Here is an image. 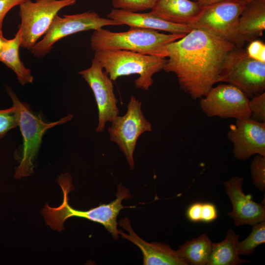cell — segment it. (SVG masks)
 Listing matches in <instances>:
<instances>
[{"instance_id":"cb8c5ba5","label":"cell","mask_w":265,"mask_h":265,"mask_svg":"<svg viewBox=\"0 0 265 265\" xmlns=\"http://www.w3.org/2000/svg\"><path fill=\"white\" fill-rule=\"evenodd\" d=\"M113 8L132 12L151 9L157 0H111Z\"/></svg>"},{"instance_id":"52a82bcc","label":"cell","mask_w":265,"mask_h":265,"mask_svg":"<svg viewBox=\"0 0 265 265\" xmlns=\"http://www.w3.org/2000/svg\"><path fill=\"white\" fill-rule=\"evenodd\" d=\"M218 82L232 84L251 98L265 92V62L250 57L246 49L235 47L225 56Z\"/></svg>"},{"instance_id":"d6a6232c","label":"cell","mask_w":265,"mask_h":265,"mask_svg":"<svg viewBox=\"0 0 265 265\" xmlns=\"http://www.w3.org/2000/svg\"><path fill=\"white\" fill-rule=\"evenodd\" d=\"M239 0L241 1V2L244 3L245 5H246L251 2L258 0Z\"/></svg>"},{"instance_id":"30bf717a","label":"cell","mask_w":265,"mask_h":265,"mask_svg":"<svg viewBox=\"0 0 265 265\" xmlns=\"http://www.w3.org/2000/svg\"><path fill=\"white\" fill-rule=\"evenodd\" d=\"M141 107L142 102L131 96L126 114L118 116L108 129L110 140L116 143L123 152L131 169L134 168L133 153L138 138L142 133L153 130Z\"/></svg>"},{"instance_id":"4fadbf2b","label":"cell","mask_w":265,"mask_h":265,"mask_svg":"<svg viewBox=\"0 0 265 265\" xmlns=\"http://www.w3.org/2000/svg\"><path fill=\"white\" fill-rule=\"evenodd\" d=\"M227 135L238 160H246L254 155L265 156V123L250 117L237 119L230 126Z\"/></svg>"},{"instance_id":"9a60e30c","label":"cell","mask_w":265,"mask_h":265,"mask_svg":"<svg viewBox=\"0 0 265 265\" xmlns=\"http://www.w3.org/2000/svg\"><path fill=\"white\" fill-rule=\"evenodd\" d=\"M119 225L129 234L118 230L119 234L137 246L143 256L144 265H188V262L168 245L162 243H149L140 238L132 228L128 217L119 221Z\"/></svg>"},{"instance_id":"7a4b0ae2","label":"cell","mask_w":265,"mask_h":265,"mask_svg":"<svg viewBox=\"0 0 265 265\" xmlns=\"http://www.w3.org/2000/svg\"><path fill=\"white\" fill-rule=\"evenodd\" d=\"M57 181L63 194L62 203L58 207L53 208L46 204L42 210L46 225L51 229L61 231L64 229L63 223L68 218L78 217L102 224L111 234L114 240L118 239L117 218L120 211L125 207L122 202L131 197L129 190L119 184L116 198L110 203L101 204L87 211H80L71 207L68 203V194L73 188L70 174H61Z\"/></svg>"},{"instance_id":"d6986e66","label":"cell","mask_w":265,"mask_h":265,"mask_svg":"<svg viewBox=\"0 0 265 265\" xmlns=\"http://www.w3.org/2000/svg\"><path fill=\"white\" fill-rule=\"evenodd\" d=\"M21 35L19 29L14 37L7 40L0 52V61L15 73L19 82L24 85L31 83L33 77L31 71L26 68L20 59L19 48L21 47Z\"/></svg>"},{"instance_id":"4dcf8cb0","label":"cell","mask_w":265,"mask_h":265,"mask_svg":"<svg viewBox=\"0 0 265 265\" xmlns=\"http://www.w3.org/2000/svg\"><path fill=\"white\" fill-rule=\"evenodd\" d=\"M227 0H198L196 1L201 7L206 6Z\"/></svg>"},{"instance_id":"3957f363","label":"cell","mask_w":265,"mask_h":265,"mask_svg":"<svg viewBox=\"0 0 265 265\" xmlns=\"http://www.w3.org/2000/svg\"><path fill=\"white\" fill-rule=\"evenodd\" d=\"M186 34H165L156 30L138 27H130L128 31L119 32L100 28L93 30L90 38V47L94 52L124 50L166 57L167 46Z\"/></svg>"},{"instance_id":"6da1fadb","label":"cell","mask_w":265,"mask_h":265,"mask_svg":"<svg viewBox=\"0 0 265 265\" xmlns=\"http://www.w3.org/2000/svg\"><path fill=\"white\" fill-rule=\"evenodd\" d=\"M235 47L212 34L192 29L167 46L162 70L174 74L180 88L192 99H200L218 82L225 56Z\"/></svg>"},{"instance_id":"2e32d148","label":"cell","mask_w":265,"mask_h":265,"mask_svg":"<svg viewBox=\"0 0 265 265\" xmlns=\"http://www.w3.org/2000/svg\"><path fill=\"white\" fill-rule=\"evenodd\" d=\"M107 17L118 22L121 26L126 25L130 27L161 30L170 33L187 34L192 29L189 25L169 22L156 16L150 12H132L112 8Z\"/></svg>"},{"instance_id":"484cf974","label":"cell","mask_w":265,"mask_h":265,"mask_svg":"<svg viewBox=\"0 0 265 265\" xmlns=\"http://www.w3.org/2000/svg\"><path fill=\"white\" fill-rule=\"evenodd\" d=\"M249 106L250 118L259 122L265 123V92L251 98Z\"/></svg>"},{"instance_id":"f546056e","label":"cell","mask_w":265,"mask_h":265,"mask_svg":"<svg viewBox=\"0 0 265 265\" xmlns=\"http://www.w3.org/2000/svg\"><path fill=\"white\" fill-rule=\"evenodd\" d=\"M202 204L201 202H196L188 207L186 215L189 220L194 222L201 221Z\"/></svg>"},{"instance_id":"9c48e42d","label":"cell","mask_w":265,"mask_h":265,"mask_svg":"<svg viewBox=\"0 0 265 265\" xmlns=\"http://www.w3.org/2000/svg\"><path fill=\"white\" fill-rule=\"evenodd\" d=\"M108 26L121 25L107 17H102L92 11L62 17L57 15L42 39L34 45L30 52L34 56L41 58L49 53L54 44L64 37L79 32L94 30Z\"/></svg>"},{"instance_id":"ba28073f","label":"cell","mask_w":265,"mask_h":265,"mask_svg":"<svg viewBox=\"0 0 265 265\" xmlns=\"http://www.w3.org/2000/svg\"><path fill=\"white\" fill-rule=\"evenodd\" d=\"M77 0H27L19 5L21 47L30 50L44 35L54 17L62 8Z\"/></svg>"},{"instance_id":"d4e9b609","label":"cell","mask_w":265,"mask_h":265,"mask_svg":"<svg viewBox=\"0 0 265 265\" xmlns=\"http://www.w3.org/2000/svg\"><path fill=\"white\" fill-rule=\"evenodd\" d=\"M18 126V113L16 107L0 109V139L11 130Z\"/></svg>"},{"instance_id":"7c38bea8","label":"cell","mask_w":265,"mask_h":265,"mask_svg":"<svg viewBox=\"0 0 265 265\" xmlns=\"http://www.w3.org/2000/svg\"><path fill=\"white\" fill-rule=\"evenodd\" d=\"M79 74L87 82L94 95L98 110V123L95 130L102 132L106 123H111L119 114L113 81L94 58L91 66Z\"/></svg>"},{"instance_id":"f1b7e54d","label":"cell","mask_w":265,"mask_h":265,"mask_svg":"<svg viewBox=\"0 0 265 265\" xmlns=\"http://www.w3.org/2000/svg\"><path fill=\"white\" fill-rule=\"evenodd\" d=\"M217 217L215 206L211 203H202L201 212V221L211 222Z\"/></svg>"},{"instance_id":"8fae6325","label":"cell","mask_w":265,"mask_h":265,"mask_svg":"<svg viewBox=\"0 0 265 265\" xmlns=\"http://www.w3.org/2000/svg\"><path fill=\"white\" fill-rule=\"evenodd\" d=\"M249 101L247 96L237 87L221 84L212 87L201 98L199 105L208 117L237 120L250 117Z\"/></svg>"},{"instance_id":"4316f807","label":"cell","mask_w":265,"mask_h":265,"mask_svg":"<svg viewBox=\"0 0 265 265\" xmlns=\"http://www.w3.org/2000/svg\"><path fill=\"white\" fill-rule=\"evenodd\" d=\"M246 51L252 58L265 62V44L263 41L255 39L250 42Z\"/></svg>"},{"instance_id":"e0dca14e","label":"cell","mask_w":265,"mask_h":265,"mask_svg":"<svg viewBox=\"0 0 265 265\" xmlns=\"http://www.w3.org/2000/svg\"><path fill=\"white\" fill-rule=\"evenodd\" d=\"M196 1L190 0H157L150 11L170 23L189 25L201 11Z\"/></svg>"},{"instance_id":"7402d4cb","label":"cell","mask_w":265,"mask_h":265,"mask_svg":"<svg viewBox=\"0 0 265 265\" xmlns=\"http://www.w3.org/2000/svg\"><path fill=\"white\" fill-rule=\"evenodd\" d=\"M265 242V220L253 226L251 232L243 240L238 242L239 255L250 256L256 248Z\"/></svg>"},{"instance_id":"ffe728a7","label":"cell","mask_w":265,"mask_h":265,"mask_svg":"<svg viewBox=\"0 0 265 265\" xmlns=\"http://www.w3.org/2000/svg\"><path fill=\"white\" fill-rule=\"evenodd\" d=\"M239 236L233 230L227 231L225 239L212 243V250L207 265H237L249 263L239 257L238 244Z\"/></svg>"},{"instance_id":"8992f818","label":"cell","mask_w":265,"mask_h":265,"mask_svg":"<svg viewBox=\"0 0 265 265\" xmlns=\"http://www.w3.org/2000/svg\"><path fill=\"white\" fill-rule=\"evenodd\" d=\"M245 6L239 0H227L202 7L189 26L242 48L245 43L239 36L238 23Z\"/></svg>"},{"instance_id":"277c9868","label":"cell","mask_w":265,"mask_h":265,"mask_svg":"<svg viewBox=\"0 0 265 265\" xmlns=\"http://www.w3.org/2000/svg\"><path fill=\"white\" fill-rule=\"evenodd\" d=\"M13 105L18 113V126L22 137V145L18 153L19 164L15 167L14 178L21 179L30 176L34 172V161L38 154L46 132L55 126L66 123L73 118L69 114L60 120L52 122L44 121L40 114L34 113L29 105L21 102L8 86H5Z\"/></svg>"},{"instance_id":"1f68e13d","label":"cell","mask_w":265,"mask_h":265,"mask_svg":"<svg viewBox=\"0 0 265 265\" xmlns=\"http://www.w3.org/2000/svg\"><path fill=\"white\" fill-rule=\"evenodd\" d=\"M7 39H5L3 34H0V52L2 50Z\"/></svg>"},{"instance_id":"5bb4252c","label":"cell","mask_w":265,"mask_h":265,"mask_svg":"<svg viewBox=\"0 0 265 265\" xmlns=\"http://www.w3.org/2000/svg\"><path fill=\"white\" fill-rule=\"evenodd\" d=\"M243 182L242 177L234 176L224 183L232 205V210L228 214L236 226H253L265 220V207L254 201L251 195L244 194L242 190Z\"/></svg>"},{"instance_id":"44dd1931","label":"cell","mask_w":265,"mask_h":265,"mask_svg":"<svg viewBox=\"0 0 265 265\" xmlns=\"http://www.w3.org/2000/svg\"><path fill=\"white\" fill-rule=\"evenodd\" d=\"M212 243L208 236L203 234L197 238L186 241L177 251L189 265H206L210 260Z\"/></svg>"},{"instance_id":"83f0119b","label":"cell","mask_w":265,"mask_h":265,"mask_svg":"<svg viewBox=\"0 0 265 265\" xmlns=\"http://www.w3.org/2000/svg\"><path fill=\"white\" fill-rule=\"evenodd\" d=\"M27 0H0V34H2V24L7 13L13 7Z\"/></svg>"},{"instance_id":"836d02e7","label":"cell","mask_w":265,"mask_h":265,"mask_svg":"<svg viewBox=\"0 0 265 265\" xmlns=\"http://www.w3.org/2000/svg\"><path fill=\"white\" fill-rule=\"evenodd\" d=\"M194 1H197L198 0H194Z\"/></svg>"},{"instance_id":"ac0fdd59","label":"cell","mask_w":265,"mask_h":265,"mask_svg":"<svg viewBox=\"0 0 265 265\" xmlns=\"http://www.w3.org/2000/svg\"><path fill=\"white\" fill-rule=\"evenodd\" d=\"M239 36L245 43L263 35L265 29V0H258L246 5L238 23Z\"/></svg>"},{"instance_id":"5b68a950","label":"cell","mask_w":265,"mask_h":265,"mask_svg":"<svg viewBox=\"0 0 265 265\" xmlns=\"http://www.w3.org/2000/svg\"><path fill=\"white\" fill-rule=\"evenodd\" d=\"M95 58L112 81L124 76L137 74L136 88L147 90L154 83L153 76L163 69L166 57L124 51H95Z\"/></svg>"},{"instance_id":"603a6c76","label":"cell","mask_w":265,"mask_h":265,"mask_svg":"<svg viewBox=\"0 0 265 265\" xmlns=\"http://www.w3.org/2000/svg\"><path fill=\"white\" fill-rule=\"evenodd\" d=\"M250 172L254 185L260 191L265 190V156L256 155L250 164Z\"/></svg>"}]
</instances>
